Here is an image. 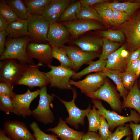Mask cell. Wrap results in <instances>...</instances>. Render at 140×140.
Segmentation results:
<instances>
[{"mask_svg":"<svg viewBox=\"0 0 140 140\" xmlns=\"http://www.w3.org/2000/svg\"><path fill=\"white\" fill-rule=\"evenodd\" d=\"M103 40L102 52L99 59H107L109 55L119 48L120 44L103 38Z\"/></svg>","mask_w":140,"mask_h":140,"instance_id":"obj_35","label":"cell"},{"mask_svg":"<svg viewBox=\"0 0 140 140\" xmlns=\"http://www.w3.org/2000/svg\"><path fill=\"white\" fill-rule=\"evenodd\" d=\"M126 48V44H124L109 56L107 59L106 69L118 70L121 72L125 71L127 67L126 58L122 57L120 53L123 49Z\"/></svg>","mask_w":140,"mask_h":140,"instance_id":"obj_21","label":"cell"},{"mask_svg":"<svg viewBox=\"0 0 140 140\" xmlns=\"http://www.w3.org/2000/svg\"><path fill=\"white\" fill-rule=\"evenodd\" d=\"M121 78L123 85L127 90L132 88L138 78L135 74L125 71L121 74Z\"/></svg>","mask_w":140,"mask_h":140,"instance_id":"obj_38","label":"cell"},{"mask_svg":"<svg viewBox=\"0 0 140 140\" xmlns=\"http://www.w3.org/2000/svg\"><path fill=\"white\" fill-rule=\"evenodd\" d=\"M132 134L128 125H120L117 127L115 131L106 140H121L124 137L131 136Z\"/></svg>","mask_w":140,"mask_h":140,"instance_id":"obj_37","label":"cell"},{"mask_svg":"<svg viewBox=\"0 0 140 140\" xmlns=\"http://www.w3.org/2000/svg\"><path fill=\"white\" fill-rule=\"evenodd\" d=\"M81 6L80 1L71 4L64 10L59 19V21L77 20V13Z\"/></svg>","mask_w":140,"mask_h":140,"instance_id":"obj_31","label":"cell"},{"mask_svg":"<svg viewBox=\"0 0 140 140\" xmlns=\"http://www.w3.org/2000/svg\"><path fill=\"white\" fill-rule=\"evenodd\" d=\"M29 65L19 64L13 59L0 62V82L14 86L28 67Z\"/></svg>","mask_w":140,"mask_h":140,"instance_id":"obj_5","label":"cell"},{"mask_svg":"<svg viewBox=\"0 0 140 140\" xmlns=\"http://www.w3.org/2000/svg\"><path fill=\"white\" fill-rule=\"evenodd\" d=\"M128 125L132 130V140H140V124H136L130 122Z\"/></svg>","mask_w":140,"mask_h":140,"instance_id":"obj_44","label":"cell"},{"mask_svg":"<svg viewBox=\"0 0 140 140\" xmlns=\"http://www.w3.org/2000/svg\"><path fill=\"white\" fill-rule=\"evenodd\" d=\"M29 37L36 41H48L50 23L42 15H29L26 19Z\"/></svg>","mask_w":140,"mask_h":140,"instance_id":"obj_10","label":"cell"},{"mask_svg":"<svg viewBox=\"0 0 140 140\" xmlns=\"http://www.w3.org/2000/svg\"><path fill=\"white\" fill-rule=\"evenodd\" d=\"M39 99L38 106L32 111V115L40 123L45 124L53 123L54 120V115L50 108V104L53 101L55 95L48 94L46 86L40 88Z\"/></svg>","mask_w":140,"mask_h":140,"instance_id":"obj_4","label":"cell"},{"mask_svg":"<svg viewBox=\"0 0 140 140\" xmlns=\"http://www.w3.org/2000/svg\"><path fill=\"white\" fill-rule=\"evenodd\" d=\"M104 22L105 25L107 24L115 26L114 21L112 10L110 9H103L99 8H94Z\"/></svg>","mask_w":140,"mask_h":140,"instance_id":"obj_40","label":"cell"},{"mask_svg":"<svg viewBox=\"0 0 140 140\" xmlns=\"http://www.w3.org/2000/svg\"></svg>","mask_w":140,"mask_h":140,"instance_id":"obj_55","label":"cell"},{"mask_svg":"<svg viewBox=\"0 0 140 140\" xmlns=\"http://www.w3.org/2000/svg\"><path fill=\"white\" fill-rule=\"evenodd\" d=\"M48 67L51 70L45 73L50 81V87L60 89H72L70 83V78L76 72L61 65L55 66L51 65Z\"/></svg>","mask_w":140,"mask_h":140,"instance_id":"obj_6","label":"cell"},{"mask_svg":"<svg viewBox=\"0 0 140 140\" xmlns=\"http://www.w3.org/2000/svg\"><path fill=\"white\" fill-rule=\"evenodd\" d=\"M103 40L96 37L86 36L78 39L74 44L87 52H96L102 46Z\"/></svg>","mask_w":140,"mask_h":140,"instance_id":"obj_22","label":"cell"},{"mask_svg":"<svg viewBox=\"0 0 140 140\" xmlns=\"http://www.w3.org/2000/svg\"><path fill=\"white\" fill-rule=\"evenodd\" d=\"M53 0H28L24 1L29 15H42L45 8Z\"/></svg>","mask_w":140,"mask_h":140,"instance_id":"obj_26","label":"cell"},{"mask_svg":"<svg viewBox=\"0 0 140 140\" xmlns=\"http://www.w3.org/2000/svg\"><path fill=\"white\" fill-rule=\"evenodd\" d=\"M0 15L9 24L20 19L4 0L0 1Z\"/></svg>","mask_w":140,"mask_h":140,"instance_id":"obj_34","label":"cell"},{"mask_svg":"<svg viewBox=\"0 0 140 140\" xmlns=\"http://www.w3.org/2000/svg\"><path fill=\"white\" fill-rule=\"evenodd\" d=\"M52 47L48 44L30 42L27 47L26 53L30 58L36 59L38 63L45 64L48 66L52 60Z\"/></svg>","mask_w":140,"mask_h":140,"instance_id":"obj_14","label":"cell"},{"mask_svg":"<svg viewBox=\"0 0 140 140\" xmlns=\"http://www.w3.org/2000/svg\"><path fill=\"white\" fill-rule=\"evenodd\" d=\"M73 93V98L70 101H65L55 95L60 101L65 106L69 114L68 117L65 118L66 123L75 129L78 128L79 124L84 125L85 124L84 118L91 109V106L89 105L85 110L79 108L75 103V100L77 95L75 89L72 88Z\"/></svg>","mask_w":140,"mask_h":140,"instance_id":"obj_9","label":"cell"},{"mask_svg":"<svg viewBox=\"0 0 140 140\" xmlns=\"http://www.w3.org/2000/svg\"><path fill=\"white\" fill-rule=\"evenodd\" d=\"M9 24V23L0 15V32L5 30Z\"/></svg>","mask_w":140,"mask_h":140,"instance_id":"obj_50","label":"cell"},{"mask_svg":"<svg viewBox=\"0 0 140 140\" xmlns=\"http://www.w3.org/2000/svg\"><path fill=\"white\" fill-rule=\"evenodd\" d=\"M30 129L35 136L36 140H59L57 135L53 134H46L42 131L35 121L32 122L29 125Z\"/></svg>","mask_w":140,"mask_h":140,"instance_id":"obj_36","label":"cell"},{"mask_svg":"<svg viewBox=\"0 0 140 140\" xmlns=\"http://www.w3.org/2000/svg\"><path fill=\"white\" fill-rule=\"evenodd\" d=\"M106 77L102 72H100L90 74L83 79L78 81L70 80V83L85 94L98 90L106 82Z\"/></svg>","mask_w":140,"mask_h":140,"instance_id":"obj_13","label":"cell"},{"mask_svg":"<svg viewBox=\"0 0 140 140\" xmlns=\"http://www.w3.org/2000/svg\"><path fill=\"white\" fill-rule=\"evenodd\" d=\"M5 31L8 36L14 38L29 36L26 20L20 19L10 23Z\"/></svg>","mask_w":140,"mask_h":140,"instance_id":"obj_24","label":"cell"},{"mask_svg":"<svg viewBox=\"0 0 140 140\" xmlns=\"http://www.w3.org/2000/svg\"><path fill=\"white\" fill-rule=\"evenodd\" d=\"M14 86L9 84L0 82V94L6 95L12 98L15 93L13 91Z\"/></svg>","mask_w":140,"mask_h":140,"instance_id":"obj_43","label":"cell"},{"mask_svg":"<svg viewBox=\"0 0 140 140\" xmlns=\"http://www.w3.org/2000/svg\"><path fill=\"white\" fill-rule=\"evenodd\" d=\"M0 110L7 115L13 112V104L11 97L6 95L0 94Z\"/></svg>","mask_w":140,"mask_h":140,"instance_id":"obj_39","label":"cell"},{"mask_svg":"<svg viewBox=\"0 0 140 140\" xmlns=\"http://www.w3.org/2000/svg\"><path fill=\"white\" fill-rule=\"evenodd\" d=\"M66 28L74 37H77L87 31L101 29L102 26L98 23L92 20H76L65 24Z\"/></svg>","mask_w":140,"mask_h":140,"instance_id":"obj_17","label":"cell"},{"mask_svg":"<svg viewBox=\"0 0 140 140\" xmlns=\"http://www.w3.org/2000/svg\"><path fill=\"white\" fill-rule=\"evenodd\" d=\"M95 7L103 9H110L123 11L131 15L140 8V1L135 2H104L94 5Z\"/></svg>","mask_w":140,"mask_h":140,"instance_id":"obj_20","label":"cell"},{"mask_svg":"<svg viewBox=\"0 0 140 140\" xmlns=\"http://www.w3.org/2000/svg\"><path fill=\"white\" fill-rule=\"evenodd\" d=\"M140 60V57L137 59L132 61L128 66L125 71H128L136 75Z\"/></svg>","mask_w":140,"mask_h":140,"instance_id":"obj_48","label":"cell"},{"mask_svg":"<svg viewBox=\"0 0 140 140\" xmlns=\"http://www.w3.org/2000/svg\"><path fill=\"white\" fill-rule=\"evenodd\" d=\"M81 140H103L96 132H89L84 134Z\"/></svg>","mask_w":140,"mask_h":140,"instance_id":"obj_46","label":"cell"},{"mask_svg":"<svg viewBox=\"0 0 140 140\" xmlns=\"http://www.w3.org/2000/svg\"><path fill=\"white\" fill-rule=\"evenodd\" d=\"M31 40L28 36L9 39L6 42L5 49L0 55V60L16 59L22 64H34L26 53L27 46Z\"/></svg>","mask_w":140,"mask_h":140,"instance_id":"obj_1","label":"cell"},{"mask_svg":"<svg viewBox=\"0 0 140 140\" xmlns=\"http://www.w3.org/2000/svg\"><path fill=\"white\" fill-rule=\"evenodd\" d=\"M0 140H12L6 135V134L2 129H0Z\"/></svg>","mask_w":140,"mask_h":140,"instance_id":"obj_51","label":"cell"},{"mask_svg":"<svg viewBox=\"0 0 140 140\" xmlns=\"http://www.w3.org/2000/svg\"><path fill=\"white\" fill-rule=\"evenodd\" d=\"M136 75L138 77L140 76V60L138 66L136 73Z\"/></svg>","mask_w":140,"mask_h":140,"instance_id":"obj_53","label":"cell"},{"mask_svg":"<svg viewBox=\"0 0 140 140\" xmlns=\"http://www.w3.org/2000/svg\"><path fill=\"white\" fill-rule=\"evenodd\" d=\"M71 3V1L69 0H53L45 8L42 15L50 24L56 22Z\"/></svg>","mask_w":140,"mask_h":140,"instance_id":"obj_18","label":"cell"},{"mask_svg":"<svg viewBox=\"0 0 140 140\" xmlns=\"http://www.w3.org/2000/svg\"><path fill=\"white\" fill-rule=\"evenodd\" d=\"M44 66L41 64H29L27 69L17 82V85H23L28 86L31 89L38 87L41 88L50 84L45 72L40 71V66Z\"/></svg>","mask_w":140,"mask_h":140,"instance_id":"obj_8","label":"cell"},{"mask_svg":"<svg viewBox=\"0 0 140 140\" xmlns=\"http://www.w3.org/2000/svg\"><path fill=\"white\" fill-rule=\"evenodd\" d=\"M122 109L132 108L140 115V89L137 80L122 103Z\"/></svg>","mask_w":140,"mask_h":140,"instance_id":"obj_23","label":"cell"},{"mask_svg":"<svg viewBox=\"0 0 140 140\" xmlns=\"http://www.w3.org/2000/svg\"><path fill=\"white\" fill-rule=\"evenodd\" d=\"M3 130L12 140H36L24 122L17 120H8L3 125Z\"/></svg>","mask_w":140,"mask_h":140,"instance_id":"obj_12","label":"cell"},{"mask_svg":"<svg viewBox=\"0 0 140 140\" xmlns=\"http://www.w3.org/2000/svg\"><path fill=\"white\" fill-rule=\"evenodd\" d=\"M98 131L99 134L103 140H107L112 133L110 130L109 125L106 119L101 115L100 123Z\"/></svg>","mask_w":140,"mask_h":140,"instance_id":"obj_41","label":"cell"},{"mask_svg":"<svg viewBox=\"0 0 140 140\" xmlns=\"http://www.w3.org/2000/svg\"><path fill=\"white\" fill-rule=\"evenodd\" d=\"M81 6H90L100 4V3L108 2L106 0H81L80 1Z\"/></svg>","mask_w":140,"mask_h":140,"instance_id":"obj_49","label":"cell"},{"mask_svg":"<svg viewBox=\"0 0 140 140\" xmlns=\"http://www.w3.org/2000/svg\"><path fill=\"white\" fill-rule=\"evenodd\" d=\"M8 34L5 30L0 32V55L4 52L5 48V38Z\"/></svg>","mask_w":140,"mask_h":140,"instance_id":"obj_47","label":"cell"},{"mask_svg":"<svg viewBox=\"0 0 140 140\" xmlns=\"http://www.w3.org/2000/svg\"><path fill=\"white\" fill-rule=\"evenodd\" d=\"M40 90L38 89L31 92L29 89L25 93L17 94L15 93L11 98L13 104V113L24 118L32 115L30 108L33 101L39 95Z\"/></svg>","mask_w":140,"mask_h":140,"instance_id":"obj_11","label":"cell"},{"mask_svg":"<svg viewBox=\"0 0 140 140\" xmlns=\"http://www.w3.org/2000/svg\"><path fill=\"white\" fill-rule=\"evenodd\" d=\"M89 66L81 71L76 73L71 77L74 79H79L82 76L90 73L102 72L106 69L107 59H99L94 61H90L87 63Z\"/></svg>","mask_w":140,"mask_h":140,"instance_id":"obj_25","label":"cell"},{"mask_svg":"<svg viewBox=\"0 0 140 140\" xmlns=\"http://www.w3.org/2000/svg\"><path fill=\"white\" fill-rule=\"evenodd\" d=\"M65 121L60 118L57 125L53 128L46 130L53 132L61 140H81L84 132L76 131L69 127Z\"/></svg>","mask_w":140,"mask_h":140,"instance_id":"obj_19","label":"cell"},{"mask_svg":"<svg viewBox=\"0 0 140 140\" xmlns=\"http://www.w3.org/2000/svg\"><path fill=\"white\" fill-rule=\"evenodd\" d=\"M61 47L70 58L76 70L79 69L83 64L99 57L100 55L96 52H87L73 46L64 45Z\"/></svg>","mask_w":140,"mask_h":140,"instance_id":"obj_15","label":"cell"},{"mask_svg":"<svg viewBox=\"0 0 140 140\" xmlns=\"http://www.w3.org/2000/svg\"><path fill=\"white\" fill-rule=\"evenodd\" d=\"M118 30L124 34L127 48L130 52L140 47V8L123 23L117 26Z\"/></svg>","mask_w":140,"mask_h":140,"instance_id":"obj_2","label":"cell"},{"mask_svg":"<svg viewBox=\"0 0 140 140\" xmlns=\"http://www.w3.org/2000/svg\"><path fill=\"white\" fill-rule=\"evenodd\" d=\"M5 1L20 19H26L29 15L28 11L22 1L10 0Z\"/></svg>","mask_w":140,"mask_h":140,"instance_id":"obj_30","label":"cell"},{"mask_svg":"<svg viewBox=\"0 0 140 140\" xmlns=\"http://www.w3.org/2000/svg\"><path fill=\"white\" fill-rule=\"evenodd\" d=\"M131 135L127 136L125 140H130L131 138Z\"/></svg>","mask_w":140,"mask_h":140,"instance_id":"obj_54","label":"cell"},{"mask_svg":"<svg viewBox=\"0 0 140 140\" xmlns=\"http://www.w3.org/2000/svg\"><path fill=\"white\" fill-rule=\"evenodd\" d=\"M77 16L79 20H95L105 25L96 10L91 6H81L78 11Z\"/></svg>","mask_w":140,"mask_h":140,"instance_id":"obj_27","label":"cell"},{"mask_svg":"<svg viewBox=\"0 0 140 140\" xmlns=\"http://www.w3.org/2000/svg\"><path fill=\"white\" fill-rule=\"evenodd\" d=\"M69 33L61 24L54 22L50 25L48 41L52 47H61L68 41Z\"/></svg>","mask_w":140,"mask_h":140,"instance_id":"obj_16","label":"cell"},{"mask_svg":"<svg viewBox=\"0 0 140 140\" xmlns=\"http://www.w3.org/2000/svg\"><path fill=\"white\" fill-rule=\"evenodd\" d=\"M113 16L115 26L121 25L126 21L131 15L124 12L116 10H112Z\"/></svg>","mask_w":140,"mask_h":140,"instance_id":"obj_42","label":"cell"},{"mask_svg":"<svg viewBox=\"0 0 140 140\" xmlns=\"http://www.w3.org/2000/svg\"><path fill=\"white\" fill-rule=\"evenodd\" d=\"M129 52L126 49H123L121 52V56L123 58H126L128 56Z\"/></svg>","mask_w":140,"mask_h":140,"instance_id":"obj_52","label":"cell"},{"mask_svg":"<svg viewBox=\"0 0 140 140\" xmlns=\"http://www.w3.org/2000/svg\"><path fill=\"white\" fill-rule=\"evenodd\" d=\"M140 57V47L134 51L129 52L128 56L126 58L127 67L132 61L138 59Z\"/></svg>","mask_w":140,"mask_h":140,"instance_id":"obj_45","label":"cell"},{"mask_svg":"<svg viewBox=\"0 0 140 140\" xmlns=\"http://www.w3.org/2000/svg\"><path fill=\"white\" fill-rule=\"evenodd\" d=\"M99 33L103 39L111 42H122L125 40L124 34L119 30H109L100 31Z\"/></svg>","mask_w":140,"mask_h":140,"instance_id":"obj_33","label":"cell"},{"mask_svg":"<svg viewBox=\"0 0 140 140\" xmlns=\"http://www.w3.org/2000/svg\"><path fill=\"white\" fill-rule=\"evenodd\" d=\"M92 99L102 100L108 103L114 111L121 113L122 103L119 93L107 81L97 91L85 94Z\"/></svg>","mask_w":140,"mask_h":140,"instance_id":"obj_7","label":"cell"},{"mask_svg":"<svg viewBox=\"0 0 140 140\" xmlns=\"http://www.w3.org/2000/svg\"><path fill=\"white\" fill-rule=\"evenodd\" d=\"M102 72L106 77L111 79L116 84L117 90L119 92L120 96L124 99L128 93L127 90L123 86L121 78V74L122 72L118 70L107 69Z\"/></svg>","mask_w":140,"mask_h":140,"instance_id":"obj_28","label":"cell"},{"mask_svg":"<svg viewBox=\"0 0 140 140\" xmlns=\"http://www.w3.org/2000/svg\"><path fill=\"white\" fill-rule=\"evenodd\" d=\"M52 47V57L58 60L61 66L67 68L76 69L72 61L61 47Z\"/></svg>","mask_w":140,"mask_h":140,"instance_id":"obj_29","label":"cell"},{"mask_svg":"<svg viewBox=\"0 0 140 140\" xmlns=\"http://www.w3.org/2000/svg\"><path fill=\"white\" fill-rule=\"evenodd\" d=\"M92 102L97 109L99 114L106 119L111 131L115 127L125 125V124L128 122L132 121L136 124H138L140 122V115L135 110L130 108V115L127 116H123L115 112L107 109L99 100L92 99Z\"/></svg>","mask_w":140,"mask_h":140,"instance_id":"obj_3","label":"cell"},{"mask_svg":"<svg viewBox=\"0 0 140 140\" xmlns=\"http://www.w3.org/2000/svg\"><path fill=\"white\" fill-rule=\"evenodd\" d=\"M100 116L94 105L92 109L86 116L88 121V131L97 132L98 131L100 123Z\"/></svg>","mask_w":140,"mask_h":140,"instance_id":"obj_32","label":"cell"}]
</instances>
